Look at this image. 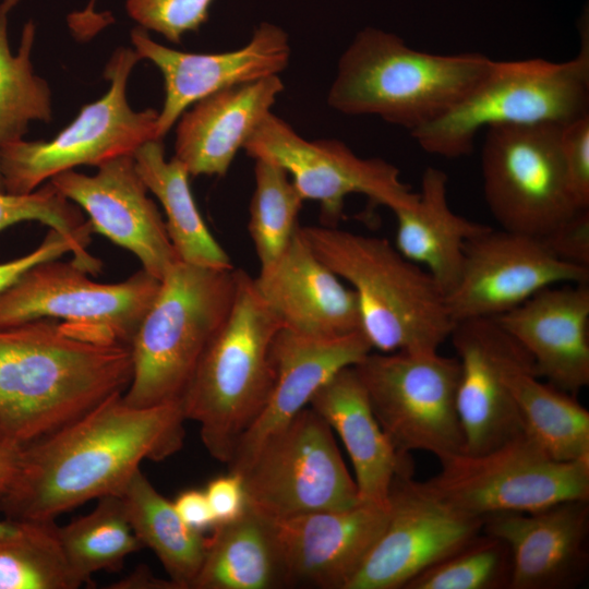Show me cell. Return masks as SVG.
<instances>
[{
  "mask_svg": "<svg viewBox=\"0 0 589 589\" xmlns=\"http://www.w3.org/2000/svg\"><path fill=\"white\" fill-rule=\"evenodd\" d=\"M115 589H179L171 579H161L152 574L146 566H141L132 574L115 582Z\"/></svg>",
  "mask_w": 589,
  "mask_h": 589,
  "instance_id": "44",
  "label": "cell"
},
{
  "mask_svg": "<svg viewBox=\"0 0 589 589\" xmlns=\"http://www.w3.org/2000/svg\"><path fill=\"white\" fill-rule=\"evenodd\" d=\"M283 89L279 75H273L195 101L176 122L173 157L190 176H225Z\"/></svg>",
  "mask_w": 589,
  "mask_h": 589,
  "instance_id": "25",
  "label": "cell"
},
{
  "mask_svg": "<svg viewBox=\"0 0 589 589\" xmlns=\"http://www.w3.org/2000/svg\"><path fill=\"white\" fill-rule=\"evenodd\" d=\"M87 275L72 261L35 264L0 292V328L49 317L99 328L130 346L160 280L142 268L113 284Z\"/></svg>",
  "mask_w": 589,
  "mask_h": 589,
  "instance_id": "14",
  "label": "cell"
},
{
  "mask_svg": "<svg viewBox=\"0 0 589 589\" xmlns=\"http://www.w3.org/2000/svg\"><path fill=\"white\" fill-rule=\"evenodd\" d=\"M21 446L0 438V488L13 476L20 457Z\"/></svg>",
  "mask_w": 589,
  "mask_h": 589,
  "instance_id": "45",
  "label": "cell"
},
{
  "mask_svg": "<svg viewBox=\"0 0 589 589\" xmlns=\"http://www.w3.org/2000/svg\"><path fill=\"white\" fill-rule=\"evenodd\" d=\"M493 62L481 53L416 50L396 34L366 27L341 55L327 103L345 115H374L411 133L462 100Z\"/></svg>",
  "mask_w": 589,
  "mask_h": 589,
  "instance_id": "4",
  "label": "cell"
},
{
  "mask_svg": "<svg viewBox=\"0 0 589 589\" xmlns=\"http://www.w3.org/2000/svg\"><path fill=\"white\" fill-rule=\"evenodd\" d=\"M560 130L552 124L486 128L483 192L501 229L541 238L581 211L565 173Z\"/></svg>",
  "mask_w": 589,
  "mask_h": 589,
  "instance_id": "12",
  "label": "cell"
},
{
  "mask_svg": "<svg viewBox=\"0 0 589 589\" xmlns=\"http://www.w3.org/2000/svg\"><path fill=\"white\" fill-rule=\"evenodd\" d=\"M141 60L132 48L119 47L111 55L104 77L106 94L82 107L79 116L50 141H25L0 146L3 190L28 194L44 181L77 166L97 167L112 158L133 155L156 136L159 111H135L127 97L128 81Z\"/></svg>",
  "mask_w": 589,
  "mask_h": 589,
  "instance_id": "9",
  "label": "cell"
},
{
  "mask_svg": "<svg viewBox=\"0 0 589 589\" xmlns=\"http://www.w3.org/2000/svg\"><path fill=\"white\" fill-rule=\"evenodd\" d=\"M581 47L564 62L542 58L494 61L482 81L455 107L411 136L426 153L457 158L472 152L478 131L502 124L562 127L588 115L589 35L581 21Z\"/></svg>",
  "mask_w": 589,
  "mask_h": 589,
  "instance_id": "7",
  "label": "cell"
},
{
  "mask_svg": "<svg viewBox=\"0 0 589 589\" xmlns=\"http://www.w3.org/2000/svg\"><path fill=\"white\" fill-rule=\"evenodd\" d=\"M213 0H125L129 16L173 44L207 22Z\"/></svg>",
  "mask_w": 589,
  "mask_h": 589,
  "instance_id": "38",
  "label": "cell"
},
{
  "mask_svg": "<svg viewBox=\"0 0 589 589\" xmlns=\"http://www.w3.org/2000/svg\"><path fill=\"white\" fill-rule=\"evenodd\" d=\"M388 504L359 502L344 509L272 520L285 586L346 589L382 534Z\"/></svg>",
  "mask_w": 589,
  "mask_h": 589,
  "instance_id": "19",
  "label": "cell"
},
{
  "mask_svg": "<svg viewBox=\"0 0 589 589\" xmlns=\"http://www.w3.org/2000/svg\"><path fill=\"white\" fill-rule=\"evenodd\" d=\"M503 377L527 434L558 460L589 458L588 410L574 395L541 381L531 357L509 334Z\"/></svg>",
  "mask_w": 589,
  "mask_h": 589,
  "instance_id": "28",
  "label": "cell"
},
{
  "mask_svg": "<svg viewBox=\"0 0 589 589\" xmlns=\"http://www.w3.org/2000/svg\"><path fill=\"white\" fill-rule=\"evenodd\" d=\"M204 492L216 525L233 521L248 509L242 477L235 471L212 479Z\"/></svg>",
  "mask_w": 589,
  "mask_h": 589,
  "instance_id": "41",
  "label": "cell"
},
{
  "mask_svg": "<svg viewBox=\"0 0 589 589\" xmlns=\"http://www.w3.org/2000/svg\"><path fill=\"white\" fill-rule=\"evenodd\" d=\"M182 521L191 529L204 532L216 526L214 514L204 491L188 489L172 502Z\"/></svg>",
  "mask_w": 589,
  "mask_h": 589,
  "instance_id": "43",
  "label": "cell"
},
{
  "mask_svg": "<svg viewBox=\"0 0 589 589\" xmlns=\"http://www.w3.org/2000/svg\"><path fill=\"white\" fill-rule=\"evenodd\" d=\"M97 501L92 512L58 529L65 560L83 585L96 572L119 569L127 556L144 548L119 495Z\"/></svg>",
  "mask_w": 589,
  "mask_h": 589,
  "instance_id": "33",
  "label": "cell"
},
{
  "mask_svg": "<svg viewBox=\"0 0 589 589\" xmlns=\"http://www.w3.org/2000/svg\"><path fill=\"white\" fill-rule=\"evenodd\" d=\"M254 179L248 230L261 269L272 265L291 241L304 200L288 172L269 159H255Z\"/></svg>",
  "mask_w": 589,
  "mask_h": 589,
  "instance_id": "35",
  "label": "cell"
},
{
  "mask_svg": "<svg viewBox=\"0 0 589 589\" xmlns=\"http://www.w3.org/2000/svg\"><path fill=\"white\" fill-rule=\"evenodd\" d=\"M578 283H589V267L560 260L541 238L490 227L466 242L458 283L445 299L454 323L495 318L544 288Z\"/></svg>",
  "mask_w": 589,
  "mask_h": 589,
  "instance_id": "15",
  "label": "cell"
},
{
  "mask_svg": "<svg viewBox=\"0 0 589 589\" xmlns=\"http://www.w3.org/2000/svg\"><path fill=\"white\" fill-rule=\"evenodd\" d=\"M133 372L131 347L57 318L0 328V438L24 446L84 416Z\"/></svg>",
  "mask_w": 589,
  "mask_h": 589,
  "instance_id": "2",
  "label": "cell"
},
{
  "mask_svg": "<svg viewBox=\"0 0 589 589\" xmlns=\"http://www.w3.org/2000/svg\"><path fill=\"white\" fill-rule=\"evenodd\" d=\"M312 252L354 291L361 330L377 352L438 351L455 325L445 294L388 240L328 226H299Z\"/></svg>",
  "mask_w": 589,
  "mask_h": 589,
  "instance_id": "3",
  "label": "cell"
},
{
  "mask_svg": "<svg viewBox=\"0 0 589 589\" xmlns=\"http://www.w3.org/2000/svg\"><path fill=\"white\" fill-rule=\"evenodd\" d=\"M122 395L21 446L16 469L0 488L7 519L55 520L91 500L117 494L142 461H160L182 447L180 401L139 408Z\"/></svg>",
  "mask_w": 589,
  "mask_h": 589,
  "instance_id": "1",
  "label": "cell"
},
{
  "mask_svg": "<svg viewBox=\"0 0 589 589\" xmlns=\"http://www.w3.org/2000/svg\"><path fill=\"white\" fill-rule=\"evenodd\" d=\"M541 240L560 260L589 267V209L578 212Z\"/></svg>",
  "mask_w": 589,
  "mask_h": 589,
  "instance_id": "40",
  "label": "cell"
},
{
  "mask_svg": "<svg viewBox=\"0 0 589 589\" xmlns=\"http://www.w3.org/2000/svg\"><path fill=\"white\" fill-rule=\"evenodd\" d=\"M560 149L574 200L589 209V113L561 127Z\"/></svg>",
  "mask_w": 589,
  "mask_h": 589,
  "instance_id": "39",
  "label": "cell"
},
{
  "mask_svg": "<svg viewBox=\"0 0 589 589\" xmlns=\"http://www.w3.org/2000/svg\"><path fill=\"white\" fill-rule=\"evenodd\" d=\"M20 0L0 3V146L22 140L31 121L51 120V92L35 74L31 55L35 24L28 21L22 32L17 53L10 52L8 16Z\"/></svg>",
  "mask_w": 589,
  "mask_h": 589,
  "instance_id": "32",
  "label": "cell"
},
{
  "mask_svg": "<svg viewBox=\"0 0 589 589\" xmlns=\"http://www.w3.org/2000/svg\"><path fill=\"white\" fill-rule=\"evenodd\" d=\"M512 555L501 539L481 532L459 550L433 564L405 589H509Z\"/></svg>",
  "mask_w": 589,
  "mask_h": 589,
  "instance_id": "36",
  "label": "cell"
},
{
  "mask_svg": "<svg viewBox=\"0 0 589 589\" xmlns=\"http://www.w3.org/2000/svg\"><path fill=\"white\" fill-rule=\"evenodd\" d=\"M0 537V589H76L82 581L63 554L55 520H17Z\"/></svg>",
  "mask_w": 589,
  "mask_h": 589,
  "instance_id": "34",
  "label": "cell"
},
{
  "mask_svg": "<svg viewBox=\"0 0 589 589\" xmlns=\"http://www.w3.org/2000/svg\"><path fill=\"white\" fill-rule=\"evenodd\" d=\"M95 0H92V3H94Z\"/></svg>",
  "mask_w": 589,
  "mask_h": 589,
  "instance_id": "48",
  "label": "cell"
},
{
  "mask_svg": "<svg viewBox=\"0 0 589 589\" xmlns=\"http://www.w3.org/2000/svg\"><path fill=\"white\" fill-rule=\"evenodd\" d=\"M447 184L445 171L428 167L417 201L393 211L397 219L396 249L423 267L445 297L458 283L466 242L490 228L450 208Z\"/></svg>",
  "mask_w": 589,
  "mask_h": 589,
  "instance_id": "27",
  "label": "cell"
},
{
  "mask_svg": "<svg viewBox=\"0 0 589 589\" xmlns=\"http://www.w3.org/2000/svg\"><path fill=\"white\" fill-rule=\"evenodd\" d=\"M237 268L219 269L178 261L130 345L133 372L123 393L132 407L180 401L211 340L233 303Z\"/></svg>",
  "mask_w": 589,
  "mask_h": 589,
  "instance_id": "6",
  "label": "cell"
},
{
  "mask_svg": "<svg viewBox=\"0 0 589 589\" xmlns=\"http://www.w3.org/2000/svg\"><path fill=\"white\" fill-rule=\"evenodd\" d=\"M243 149L254 159H269L283 167L304 201L320 203L323 226L337 227L345 199L352 193L392 211L412 205L418 197L393 164L361 158L338 140H305L272 112Z\"/></svg>",
  "mask_w": 589,
  "mask_h": 589,
  "instance_id": "13",
  "label": "cell"
},
{
  "mask_svg": "<svg viewBox=\"0 0 589 589\" xmlns=\"http://www.w3.org/2000/svg\"><path fill=\"white\" fill-rule=\"evenodd\" d=\"M27 220L39 221L64 237L74 264L92 275L100 272L101 261L87 252L93 232L89 221L50 182L28 194L0 192V231Z\"/></svg>",
  "mask_w": 589,
  "mask_h": 589,
  "instance_id": "37",
  "label": "cell"
},
{
  "mask_svg": "<svg viewBox=\"0 0 589 589\" xmlns=\"http://www.w3.org/2000/svg\"><path fill=\"white\" fill-rule=\"evenodd\" d=\"M507 338L495 318L459 321L450 332L459 361L456 404L464 453H484L526 432L503 377Z\"/></svg>",
  "mask_w": 589,
  "mask_h": 589,
  "instance_id": "22",
  "label": "cell"
},
{
  "mask_svg": "<svg viewBox=\"0 0 589 589\" xmlns=\"http://www.w3.org/2000/svg\"><path fill=\"white\" fill-rule=\"evenodd\" d=\"M283 327L253 277L237 269L230 312L180 400L185 420L200 425L205 448L220 462H230L271 395L276 376L273 344Z\"/></svg>",
  "mask_w": 589,
  "mask_h": 589,
  "instance_id": "5",
  "label": "cell"
},
{
  "mask_svg": "<svg viewBox=\"0 0 589 589\" xmlns=\"http://www.w3.org/2000/svg\"><path fill=\"white\" fill-rule=\"evenodd\" d=\"M235 472L249 506L271 520L361 502L332 428L311 407L267 436Z\"/></svg>",
  "mask_w": 589,
  "mask_h": 589,
  "instance_id": "10",
  "label": "cell"
},
{
  "mask_svg": "<svg viewBox=\"0 0 589 589\" xmlns=\"http://www.w3.org/2000/svg\"><path fill=\"white\" fill-rule=\"evenodd\" d=\"M309 405L338 433L353 467L360 501L387 505L393 481L410 468V457L400 455L382 429L354 365L334 374Z\"/></svg>",
  "mask_w": 589,
  "mask_h": 589,
  "instance_id": "26",
  "label": "cell"
},
{
  "mask_svg": "<svg viewBox=\"0 0 589 589\" xmlns=\"http://www.w3.org/2000/svg\"><path fill=\"white\" fill-rule=\"evenodd\" d=\"M144 548H149L179 589H191L203 563L206 537L188 527L173 503L139 468L117 493Z\"/></svg>",
  "mask_w": 589,
  "mask_h": 589,
  "instance_id": "31",
  "label": "cell"
},
{
  "mask_svg": "<svg viewBox=\"0 0 589 589\" xmlns=\"http://www.w3.org/2000/svg\"><path fill=\"white\" fill-rule=\"evenodd\" d=\"M482 528V518L460 514L426 493L408 468L395 477L387 524L346 589H405Z\"/></svg>",
  "mask_w": 589,
  "mask_h": 589,
  "instance_id": "16",
  "label": "cell"
},
{
  "mask_svg": "<svg viewBox=\"0 0 589 589\" xmlns=\"http://www.w3.org/2000/svg\"><path fill=\"white\" fill-rule=\"evenodd\" d=\"M20 522L17 520H0V537L13 534L19 530Z\"/></svg>",
  "mask_w": 589,
  "mask_h": 589,
  "instance_id": "46",
  "label": "cell"
},
{
  "mask_svg": "<svg viewBox=\"0 0 589 589\" xmlns=\"http://www.w3.org/2000/svg\"><path fill=\"white\" fill-rule=\"evenodd\" d=\"M96 168L92 176L67 170L49 182L87 214L93 232L133 253L142 269L161 280L180 260L133 155L112 158Z\"/></svg>",
  "mask_w": 589,
  "mask_h": 589,
  "instance_id": "17",
  "label": "cell"
},
{
  "mask_svg": "<svg viewBox=\"0 0 589 589\" xmlns=\"http://www.w3.org/2000/svg\"><path fill=\"white\" fill-rule=\"evenodd\" d=\"M440 464V471L419 481L420 486L470 517L589 498V458L558 460L526 432L484 453H460Z\"/></svg>",
  "mask_w": 589,
  "mask_h": 589,
  "instance_id": "8",
  "label": "cell"
},
{
  "mask_svg": "<svg viewBox=\"0 0 589 589\" xmlns=\"http://www.w3.org/2000/svg\"><path fill=\"white\" fill-rule=\"evenodd\" d=\"M133 158L148 192L164 208L166 229L179 260L211 268H235L199 212L188 170L175 157L166 159L161 140L146 142L134 152Z\"/></svg>",
  "mask_w": 589,
  "mask_h": 589,
  "instance_id": "30",
  "label": "cell"
},
{
  "mask_svg": "<svg viewBox=\"0 0 589 589\" xmlns=\"http://www.w3.org/2000/svg\"><path fill=\"white\" fill-rule=\"evenodd\" d=\"M65 253H72L70 243L59 232L49 229L35 250L21 257L0 263V292L35 264L59 259Z\"/></svg>",
  "mask_w": 589,
  "mask_h": 589,
  "instance_id": "42",
  "label": "cell"
},
{
  "mask_svg": "<svg viewBox=\"0 0 589 589\" xmlns=\"http://www.w3.org/2000/svg\"><path fill=\"white\" fill-rule=\"evenodd\" d=\"M0 192H4L3 183H2V176H1V168H0Z\"/></svg>",
  "mask_w": 589,
  "mask_h": 589,
  "instance_id": "47",
  "label": "cell"
},
{
  "mask_svg": "<svg viewBox=\"0 0 589 589\" xmlns=\"http://www.w3.org/2000/svg\"><path fill=\"white\" fill-rule=\"evenodd\" d=\"M372 351L362 332L337 338L305 336L283 327L273 344L275 382L271 395L230 460L238 470L272 433L305 408L315 392L339 370Z\"/></svg>",
  "mask_w": 589,
  "mask_h": 589,
  "instance_id": "24",
  "label": "cell"
},
{
  "mask_svg": "<svg viewBox=\"0 0 589 589\" xmlns=\"http://www.w3.org/2000/svg\"><path fill=\"white\" fill-rule=\"evenodd\" d=\"M354 369L377 421L400 455L423 450L442 461L464 453L457 357L371 351Z\"/></svg>",
  "mask_w": 589,
  "mask_h": 589,
  "instance_id": "11",
  "label": "cell"
},
{
  "mask_svg": "<svg viewBox=\"0 0 589 589\" xmlns=\"http://www.w3.org/2000/svg\"><path fill=\"white\" fill-rule=\"evenodd\" d=\"M482 531L510 550L509 589H572L587 577L589 498L492 514L483 518Z\"/></svg>",
  "mask_w": 589,
  "mask_h": 589,
  "instance_id": "20",
  "label": "cell"
},
{
  "mask_svg": "<svg viewBox=\"0 0 589 589\" xmlns=\"http://www.w3.org/2000/svg\"><path fill=\"white\" fill-rule=\"evenodd\" d=\"M133 49L152 61L164 77L165 100L158 115L156 136L163 140L179 117L195 101L220 89L278 75L289 62L290 43L280 26L263 22L239 49L218 53H192L154 41L136 26Z\"/></svg>",
  "mask_w": 589,
  "mask_h": 589,
  "instance_id": "18",
  "label": "cell"
},
{
  "mask_svg": "<svg viewBox=\"0 0 589 589\" xmlns=\"http://www.w3.org/2000/svg\"><path fill=\"white\" fill-rule=\"evenodd\" d=\"M253 280L287 329L316 338L362 332L354 291L317 259L299 227L283 254Z\"/></svg>",
  "mask_w": 589,
  "mask_h": 589,
  "instance_id": "23",
  "label": "cell"
},
{
  "mask_svg": "<svg viewBox=\"0 0 589 589\" xmlns=\"http://www.w3.org/2000/svg\"><path fill=\"white\" fill-rule=\"evenodd\" d=\"M285 586L273 521L250 506L216 525L191 589H271Z\"/></svg>",
  "mask_w": 589,
  "mask_h": 589,
  "instance_id": "29",
  "label": "cell"
},
{
  "mask_svg": "<svg viewBox=\"0 0 589 589\" xmlns=\"http://www.w3.org/2000/svg\"><path fill=\"white\" fill-rule=\"evenodd\" d=\"M541 378L576 396L589 384V283L561 284L495 317Z\"/></svg>",
  "mask_w": 589,
  "mask_h": 589,
  "instance_id": "21",
  "label": "cell"
}]
</instances>
